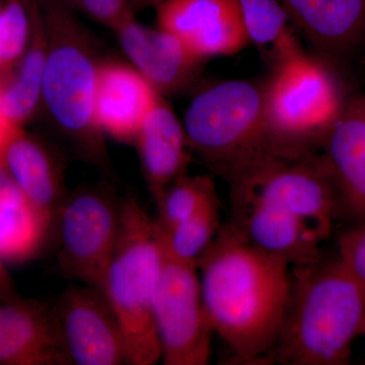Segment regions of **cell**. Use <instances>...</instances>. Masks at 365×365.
Instances as JSON below:
<instances>
[{"label":"cell","mask_w":365,"mask_h":365,"mask_svg":"<svg viewBox=\"0 0 365 365\" xmlns=\"http://www.w3.org/2000/svg\"><path fill=\"white\" fill-rule=\"evenodd\" d=\"M290 266L232 222L222 225L199 259L204 306L235 362L253 364L272 354L292 295Z\"/></svg>","instance_id":"cell-1"},{"label":"cell","mask_w":365,"mask_h":365,"mask_svg":"<svg viewBox=\"0 0 365 365\" xmlns=\"http://www.w3.org/2000/svg\"><path fill=\"white\" fill-rule=\"evenodd\" d=\"M365 331V281L339 259L297 267L282 329L271 357L294 365L348 361Z\"/></svg>","instance_id":"cell-2"},{"label":"cell","mask_w":365,"mask_h":365,"mask_svg":"<svg viewBox=\"0 0 365 365\" xmlns=\"http://www.w3.org/2000/svg\"><path fill=\"white\" fill-rule=\"evenodd\" d=\"M41 4L48 34L42 105L81 157L107 169L105 134L95 114L103 61L68 0H41Z\"/></svg>","instance_id":"cell-3"},{"label":"cell","mask_w":365,"mask_h":365,"mask_svg":"<svg viewBox=\"0 0 365 365\" xmlns=\"http://www.w3.org/2000/svg\"><path fill=\"white\" fill-rule=\"evenodd\" d=\"M232 203H255L292 216L322 241L332 232L339 203L321 155L307 144L271 139L223 176Z\"/></svg>","instance_id":"cell-4"},{"label":"cell","mask_w":365,"mask_h":365,"mask_svg":"<svg viewBox=\"0 0 365 365\" xmlns=\"http://www.w3.org/2000/svg\"><path fill=\"white\" fill-rule=\"evenodd\" d=\"M162 267L153 218L136 199L122 198L116 246L101 289L123 332L128 364L162 360L155 318Z\"/></svg>","instance_id":"cell-5"},{"label":"cell","mask_w":365,"mask_h":365,"mask_svg":"<svg viewBox=\"0 0 365 365\" xmlns=\"http://www.w3.org/2000/svg\"><path fill=\"white\" fill-rule=\"evenodd\" d=\"M182 125L190 150L222 177L275 137L266 118L265 86L242 79L197 93Z\"/></svg>","instance_id":"cell-6"},{"label":"cell","mask_w":365,"mask_h":365,"mask_svg":"<svg viewBox=\"0 0 365 365\" xmlns=\"http://www.w3.org/2000/svg\"><path fill=\"white\" fill-rule=\"evenodd\" d=\"M264 86L269 129L281 140L309 145L342 114V98L333 74L304 51L276 63Z\"/></svg>","instance_id":"cell-7"},{"label":"cell","mask_w":365,"mask_h":365,"mask_svg":"<svg viewBox=\"0 0 365 365\" xmlns=\"http://www.w3.org/2000/svg\"><path fill=\"white\" fill-rule=\"evenodd\" d=\"M121 200L106 182L67 195L56 215L57 259L66 279L101 289L116 246Z\"/></svg>","instance_id":"cell-8"},{"label":"cell","mask_w":365,"mask_h":365,"mask_svg":"<svg viewBox=\"0 0 365 365\" xmlns=\"http://www.w3.org/2000/svg\"><path fill=\"white\" fill-rule=\"evenodd\" d=\"M162 252L155 307L160 361L165 365L208 364L215 332L204 306L198 267Z\"/></svg>","instance_id":"cell-9"},{"label":"cell","mask_w":365,"mask_h":365,"mask_svg":"<svg viewBox=\"0 0 365 365\" xmlns=\"http://www.w3.org/2000/svg\"><path fill=\"white\" fill-rule=\"evenodd\" d=\"M53 313L67 365L128 364L123 332L102 289L72 283Z\"/></svg>","instance_id":"cell-10"},{"label":"cell","mask_w":365,"mask_h":365,"mask_svg":"<svg viewBox=\"0 0 365 365\" xmlns=\"http://www.w3.org/2000/svg\"><path fill=\"white\" fill-rule=\"evenodd\" d=\"M155 9L158 26L199 58L234 55L250 43L239 0H169Z\"/></svg>","instance_id":"cell-11"},{"label":"cell","mask_w":365,"mask_h":365,"mask_svg":"<svg viewBox=\"0 0 365 365\" xmlns=\"http://www.w3.org/2000/svg\"><path fill=\"white\" fill-rule=\"evenodd\" d=\"M127 58L163 96L174 95L194 83L205 60L163 29L143 25L129 14L112 29Z\"/></svg>","instance_id":"cell-12"},{"label":"cell","mask_w":365,"mask_h":365,"mask_svg":"<svg viewBox=\"0 0 365 365\" xmlns=\"http://www.w3.org/2000/svg\"><path fill=\"white\" fill-rule=\"evenodd\" d=\"M0 365H67L53 304L19 297L0 302Z\"/></svg>","instance_id":"cell-13"},{"label":"cell","mask_w":365,"mask_h":365,"mask_svg":"<svg viewBox=\"0 0 365 365\" xmlns=\"http://www.w3.org/2000/svg\"><path fill=\"white\" fill-rule=\"evenodd\" d=\"M1 158L26 202L54 222L68 195L63 165L55 151L24 127H14Z\"/></svg>","instance_id":"cell-14"},{"label":"cell","mask_w":365,"mask_h":365,"mask_svg":"<svg viewBox=\"0 0 365 365\" xmlns=\"http://www.w3.org/2000/svg\"><path fill=\"white\" fill-rule=\"evenodd\" d=\"M158 95L133 66L103 61L95 101L98 127L105 135L134 144Z\"/></svg>","instance_id":"cell-15"},{"label":"cell","mask_w":365,"mask_h":365,"mask_svg":"<svg viewBox=\"0 0 365 365\" xmlns=\"http://www.w3.org/2000/svg\"><path fill=\"white\" fill-rule=\"evenodd\" d=\"M321 158L352 227L365 225V114L342 112L322 137Z\"/></svg>","instance_id":"cell-16"},{"label":"cell","mask_w":365,"mask_h":365,"mask_svg":"<svg viewBox=\"0 0 365 365\" xmlns=\"http://www.w3.org/2000/svg\"><path fill=\"white\" fill-rule=\"evenodd\" d=\"M133 145L146 186L157 203L170 185L186 174L191 160L184 125L163 95H158Z\"/></svg>","instance_id":"cell-17"},{"label":"cell","mask_w":365,"mask_h":365,"mask_svg":"<svg viewBox=\"0 0 365 365\" xmlns=\"http://www.w3.org/2000/svg\"><path fill=\"white\" fill-rule=\"evenodd\" d=\"M292 24L324 51L343 53L365 35V0H280Z\"/></svg>","instance_id":"cell-18"},{"label":"cell","mask_w":365,"mask_h":365,"mask_svg":"<svg viewBox=\"0 0 365 365\" xmlns=\"http://www.w3.org/2000/svg\"><path fill=\"white\" fill-rule=\"evenodd\" d=\"M30 40L13 73L0 85L2 110L14 127H24L42 105L48 34L41 0H30Z\"/></svg>","instance_id":"cell-19"},{"label":"cell","mask_w":365,"mask_h":365,"mask_svg":"<svg viewBox=\"0 0 365 365\" xmlns=\"http://www.w3.org/2000/svg\"><path fill=\"white\" fill-rule=\"evenodd\" d=\"M52 223L25 199L0 207V261L24 263L40 253Z\"/></svg>","instance_id":"cell-20"},{"label":"cell","mask_w":365,"mask_h":365,"mask_svg":"<svg viewBox=\"0 0 365 365\" xmlns=\"http://www.w3.org/2000/svg\"><path fill=\"white\" fill-rule=\"evenodd\" d=\"M250 43L271 48L274 63L302 52L280 0H239Z\"/></svg>","instance_id":"cell-21"},{"label":"cell","mask_w":365,"mask_h":365,"mask_svg":"<svg viewBox=\"0 0 365 365\" xmlns=\"http://www.w3.org/2000/svg\"><path fill=\"white\" fill-rule=\"evenodd\" d=\"M220 227V204L215 196L184 222L168 230H158L155 225V232L163 252L177 260L197 266L215 241Z\"/></svg>","instance_id":"cell-22"},{"label":"cell","mask_w":365,"mask_h":365,"mask_svg":"<svg viewBox=\"0 0 365 365\" xmlns=\"http://www.w3.org/2000/svg\"><path fill=\"white\" fill-rule=\"evenodd\" d=\"M215 196L217 193L212 178L182 175L158 201V216L153 218V223L158 230H170L193 215Z\"/></svg>","instance_id":"cell-23"},{"label":"cell","mask_w":365,"mask_h":365,"mask_svg":"<svg viewBox=\"0 0 365 365\" xmlns=\"http://www.w3.org/2000/svg\"><path fill=\"white\" fill-rule=\"evenodd\" d=\"M30 34V0H4L0 9V85L20 62Z\"/></svg>","instance_id":"cell-24"},{"label":"cell","mask_w":365,"mask_h":365,"mask_svg":"<svg viewBox=\"0 0 365 365\" xmlns=\"http://www.w3.org/2000/svg\"><path fill=\"white\" fill-rule=\"evenodd\" d=\"M339 257L350 272L365 281V225L351 227L340 235Z\"/></svg>","instance_id":"cell-25"},{"label":"cell","mask_w":365,"mask_h":365,"mask_svg":"<svg viewBox=\"0 0 365 365\" xmlns=\"http://www.w3.org/2000/svg\"><path fill=\"white\" fill-rule=\"evenodd\" d=\"M68 2L111 30L125 16L133 13L129 0H68Z\"/></svg>","instance_id":"cell-26"},{"label":"cell","mask_w":365,"mask_h":365,"mask_svg":"<svg viewBox=\"0 0 365 365\" xmlns=\"http://www.w3.org/2000/svg\"><path fill=\"white\" fill-rule=\"evenodd\" d=\"M24 199L0 155V207Z\"/></svg>","instance_id":"cell-27"},{"label":"cell","mask_w":365,"mask_h":365,"mask_svg":"<svg viewBox=\"0 0 365 365\" xmlns=\"http://www.w3.org/2000/svg\"><path fill=\"white\" fill-rule=\"evenodd\" d=\"M18 297L14 289L13 278L9 275L6 264L0 261V302L13 299Z\"/></svg>","instance_id":"cell-28"},{"label":"cell","mask_w":365,"mask_h":365,"mask_svg":"<svg viewBox=\"0 0 365 365\" xmlns=\"http://www.w3.org/2000/svg\"><path fill=\"white\" fill-rule=\"evenodd\" d=\"M14 126L9 123V120L2 110L1 102H0V155H1L2 150L13 132Z\"/></svg>","instance_id":"cell-29"},{"label":"cell","mask_w":365,"mask_h":365,"mask_svg":"<svg viewBox=\"0 0 365 365\" xmlns=\"http://www.w3.org/2000/svg\"><path fill=\"white\" fill-rule=\"evenodd\" d=\"M169 0H129V6L134 14L140 13V11H146L148 9H155L160 4Z\"/></svg>","instance_id":"cell-30"},{"label":"cell","mask_w":365,"mask_h":365,"mask_svg":"<svg viewBox=\"0 0 365 365\" xmlns=\"http://www.w3.org/2000/svg\"><path fill=\"white\" fill-rule=\"evenodd\" d=\"M0 9H1V4H0Z\"/></svg>","instance_id":"cell-31"},{"label":"cell","mask_w":365,"mask_h":365,"mask_svg":"<svg viewBox=\"0 0 365 365\" xmlns=\"http://www.w3.org/2000/svg\"><path fill=\"white\" fill-rule=\"evenodd\" d=\"M364 332H365V331H364Z\"/></svg>","instance_id":"cell-32"}]
</instances>
